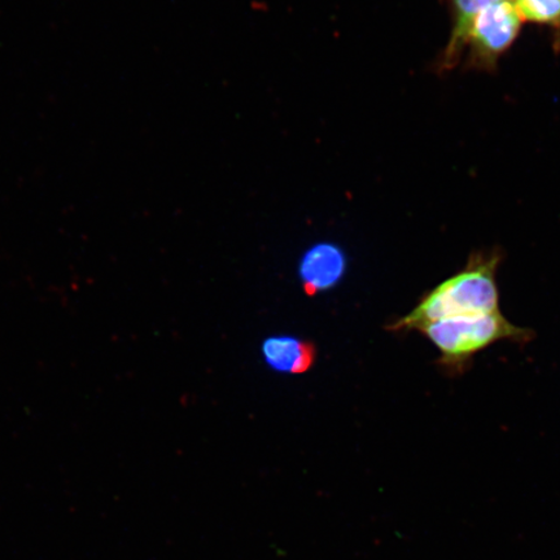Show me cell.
<instances>
[{"label": "cell", "instance_id": "cell-1", "mask_svg": "<svg viewBox=\"0 0 560 560\" xmlns=\"http://www.w3.org/2000/svg\"><path fill=\"white\" fill-rule=\"evenodd\" d=\"M502 261L500 249L474 252L464 269L424 293L415 310L388 330L412 331L430 322L501 312L497 272Z\"/></svg>", "mask_w": 560, "mask_h": 560}, {"label": "cell", "instance_id": "cell-2", "mask_svg": "<svg viewBox=\"0 0 560 560\" xmlns=\"http://www.w3.org/2000/svg\"><path fill=\"white\" fill-rule=\"evenodd\" d=\"M416 331L435 346L438 366L451 376L465 374L474 357L497 342L509 340L524 346L535 338L534 331L511 324L501 312L430 322Z\"/></svg>", "mask_w": 560, "mask_h": 560}, {"label": "cell", "instance_id": "cell-3", "mask_svg": "<svg viewBox=\"0 0 560 560\" xmlns=\"http://www.w3.org/2000/svg\"><path fill=\"white\" fill-rule=\"evenodd\" d=\"M523 18L514 0H503L481 11L468 32L466 45L479 62H494L513 45Z\"/></svg>", "mask_w": 560, "mask_h": 560}, {"label": "cell", "instance_id": "cell-4", "mask_svg": "<svg viewBox=\"0 0 560 560\" xmlns=\"http://www.w3.org/2000/svg\"><path fill=\"white\" fill-rule=\"evenodd\" d=\"M345 269L346 257L341 249L331 244H319L304 256L300 272L306 289L313 293L331 289Z\"/></svg>", "mask_w": 560, "mask_h": 560}, {"label": "cell", "instance_id": "cell-5", "mask_svg": "<svg viewBox=\"0 0 560 560\" xmlns=\"http://www.w3.org/2000/svg\"><path fill=\"white\" fill-rule=\"evenodd\" d=\"M264 354L271 368L282 373L303 374L315 359L311 342L293 338H271L264 345Z\"/></svg>", "mask_w": 560, "mask_h": 560}, {"label": "cell", "instance_id": "cell-6", "mask_svg": "<svg viewBox=\"0 0 560 560\" xmlns=\"http://www.w3.org/2000/svg\"><path fill=\"white\" fill-rule=\"evenodd\" d=\"M500 2L503 0H453L454 25L450 45L446 48V62H453L464 50L468 32L479 13L487 7Z\"/></svg>", "mask_w": 560, "mask_h": 560}, {"label": "cell", "instance_id": "cell-7", "mask_svg": "<svg viewBox=\"0 0 560 560\" xmlns=\"http://www.w3.org/2000/svg\"><path fill=\"white\" fill-rule=\"evenodd\" d=\"M523 20L560 26V0H514Z\"/></svg>", "mask_w": 560, "mask_h": 560}]
</instances>
